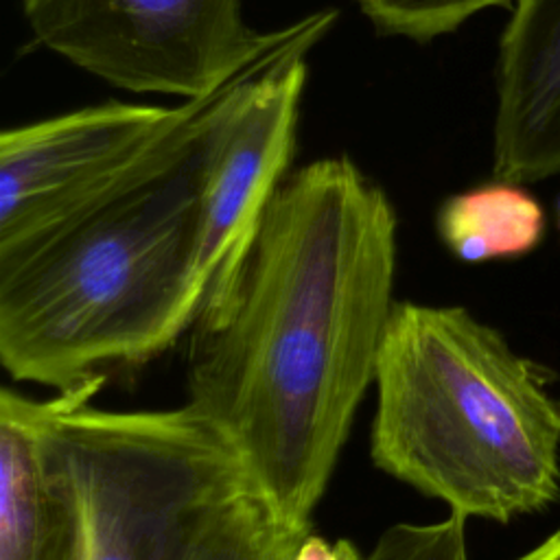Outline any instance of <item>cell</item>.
Here are the masks:
<instances>
[{
  "label": "cell",
  "mask_w": 560,
  "mask_h": 560,
  "mask_svg": "<svg viewBox=\"0 0 560 560\" xmlns=\"http://www.w3.org/2000/svg\"><path fill=\"white\" fill-rule=\"evenodd\" d=\"M398 217L350 158L287 175L228 306L195 328L186 405L293 534L332 479L394 311Z\"/></svg>",
  "instance_id": "cell-1"
},
{
  "label": "cell",
  "mask_w": 560,
  "mask_h": 560,
  "mask_svg": "<svg viewBox=\"0 0 560 560\" xmlns=\"http://www.w3.org/2000/svg\"><path fill=\"white\" fill-rule=\"evenodd\" d=\"M337 22L322 9L184 116L98 206L0 262V363L20 383L77 389L105 370L142 363L197 322L192 269L201 199L256 83L308 52Z\"/></svg>",
  "instance_id": "cell-2"
},
{
  "label": "cell",
  "mask_w": 560,
  "mask_h": 560,
  "mask_svg": "<svg viewBox=\"0 0 560 560\" xmlns=\"http://www.w3.org/2000/svg\"><path fill=\"white\" fill-rule=\"evenodd\" d=\"M374 389V466L448 512L508 523L560 499L549 374L468 308L396 300Z\"/></svg>",
  "instance_id": "cell-3"
},
{
  "label": "cell",
  "mask_w": 560,
  "mask_h": 560,
  "mask_svg": "<svg viewBox=\"0 0 560 560\" xmlns=\"http://www.w3.org/2000/svg\"><path fill=\"white\" fill-rule=\"evenodd\" d=\"M101 385L37 400L39 448L77 499L83 560H192L254 494L241 457L188 405L101 409Z\"/></svg>",
  "instance_id": "cell-4"
},
{
  "label": "cell",
  "mask_w": 560,
  "mask_h": 560,
  "mask_svg": "<svg viewBox=\"0 0 560 560\" xmlns=\"http://www.w3.org/2000/svg\"><path fill=\"white\" fill-rule=\"evenodd\" d=\"M37 44L136 94L201 98L284 33L254 31L243 0H22Z\"/></svg>",
  "instance_id": "cell-5"
},
{
  "label": "cell",
  "mask_w": 560,
  "mask_h": 560,
  "mask_svg": "<svg viewBox=\"0 0 560 560\" xmlns=\"http://www.w3.org/2000/svg\"><path fill=\"white\" fill-rule=\"evenodd\" d=\"M107 101L0 136V262L20 256L114 195L184 116Z\"/></svg>",
  "instance_id": "cell-6"
},
{
  "label": "cell",
  "mask_w": 560,
  "mask_h": 560,
  "mask_svg": "<svg viewBox=\"0 0 560 560\" xmlns=\"http://www.w3.org/2000/svg\"><path fill=\"white\" fill-rule=\"evenodd\" d=\"M306 55L278 61L254 88L208 177L192 269L195 328L230 302L265 210L298 144Z\"/></svg>",
  "instance_id": "cell-7"
},
{
  "label": "cell",
  "mask_w": 560,
  "mask_h": 560,
  "mask_svg": "<svg viewBox=\"0 0 560 560\" xmlns=\"http://www.w3.org/2000/svg\"><path fill=\"white\" fill-rule=\"evenodd\" d=\"M492 175L532 184L560 173V0H514L494 68Z\"/></svg>",
  "instance_id": "cell-8"
},
{
  "label": "cell",
  "mask_w": 560,
  "mask_h": 560,
  "mask_svg": "<svg viewBox=\"0 0 560 560\" xmlns=\"http://www.w3.org/2000/svg\"><path fill=\"white\" fill-rule=\"evenodd\" d=\"M0 560H83V527L68 481L46 462L37 400L0 392Z\"/></svg>",
  "instance_id": "cell-9"
},
{
  "label": "cell",
  "mask_w": 560,
  "mask_h": 560,
  "mask_svg": "<svg viewBox=\"0 0 560 560\" xmlns=\"http://www.w3.org/2000/svg\"><path fill=\"white\" fill-rule=\"evenodd\" d=\"M442 245L464 262L518 258L545 234V210L523 184L497 179L448 195L435 214Z\"/></svg>",
  "instance_id": "cell-10"
},
{
  "label": "cell",
  "mask_w": 560,
  "mask_h": 560,
  "mask_svg": "<svg viewBox=\"0 0 560 560\" xmlns=\"http://www.w3.org/2000/svg\"><path fill=\"white\" fill-rule=\"evenodd\" d=\"M363 18L383 37L429 44L455 33L472 15L508 7L514 0H354Z\"/></svg>",
  "instance_id": "cell-11"
},
{
  "label": "cell",
  "mask_w": 560,
  "mask_h": 560,
  "mask_svg": "<svg viewBox=\"0 0 560 560\" xmlns=\"http://www.w3.org/2000/svg\"><path fill=\"white\" fill-rule=\"evenodd\" d=\"M300 538L287 532L256 494H247L214 527L192 560H278Z\"/></svg>",
  "instance_id": "cell-12"
},
{
  "label": "cell",
  "mask_w": 560,
  "mask_h": 560,
  "mask_svg": "<svg viewBox=\"0 0 560 560\" xmlns=\"http://www.w3.org/2000/svg\"><path fill=\"white\" fill-rule=\"evenodd\" d=\"M363 560H468L466 518L448 512L438 523H396Z\"/></svg>",
  "instance_id": "cell-13"
},
{
  "label": "cell",
  "mask_w": 560,
  "mask_h": 560,
  "mask_svg": "<svg viewBox=\"0 0 560 560\" xmlns=\"http://www.w3.org/2000/svg\"><path fill=\"white\" fill-rule=\"evenodd\" d=\"M287 560H363V553L354 547V542L339 538L328 540L313 532L304 534Z\"/></svg>",
  "instance_id": "cell-14"
},
{
  "label": "cell",
  "mask_w": 560,
  "mask_h": 560,
  "mask_svg": "<svg viewBox=\"0 0 560 560\" xmlns=\"http://www.w3.org/2000/svg\"><path fill=\"white\" fill-rule=\"evenodd\" d=\"M514 560H560V527L553 529L542 542Z\"/></svg>",
  "instance_id": "cell-15"
},
{
  "label": "cell",
  "mask_w": 560,
  "mask_h": 560,
  "mask_svg": "<svg viewBox=\"0 0 560 560\" xmlns=\"http://www.w3.org/2000/svg\"><path fill=\"white\" fill-rule=\"evenodd\" d=\"M295 547H298V545H295ZM295 547H293V549H295ZM293 549H291V551H289V553H284V556H282V558H278V560H287V558H289V556H291V553H293Z\"/></svg>",
  "instance_id": "cell-16"
},
{
  "label": "cell",
  "mask_w": 560,
  "mask_h": 560,
  "mask_svg": "<svg viewBox=\"0 0 560 560\" xmlns=\"http://www.w3.org/2000/svg\"><path fill=\"white\" fill-rule=\"evenodd\" d=\"M558 228H560V199H558Z\"/></svg>",
  "instance_id": "cell-17"
}]
</instances>
